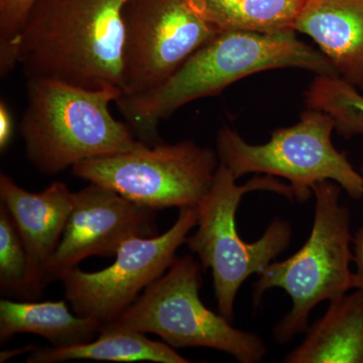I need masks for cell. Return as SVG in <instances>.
<instances>
[{"label": "cell", "mask_w": 363, "mask_h": 363, "mask_svg": "<svg viewBox=\"0 0 363 363\" xmlns=\"http://www.w3.org/2000/svg\"><path fill=\"white\" fill-rule=\"evenodd\" d=\"M300 68L339 77L321 52L298 40L295 30L278 33L223 32L200 47L161 85L116 104L140 142L162 143L160 121L196 99L214 96L240 79L267 70Z\"/></svg>", "instance_id": "obj_1"}, {"label": "cell", "mask_w": 363, "mask_h": 363, "mask_svg": "<svg viewBox=\"0 0 363 363\" xmlns=\"http://www.w3.org/2000/svg\"><path fill=\"white\" fill-rule=\"evenodd\" d=\"M128 0H37L16 42L26 77L123 91V11Z\"/></svg>", "instance_id": "obj_2"}, {"label": "cell", "mask_w": 363, "mask_h": 363, "mask_svg": "<svg viewBox=\"0 0 363 363\" xmlns=\"http://www.w3.org/2000/svg\"><path fill=\"white\" fill-rule=\"evenodd\" d=\"M121 95L113 86L92 90L52 79H28L20 123L26 159L40 173L55 176L81 162L135 149L140 140L109 111Z\"/></svg>", "instance_id": "obj_3"}, {"label": "cell", "mask_w": 363, "mask_h": 363, "mask_svg": "<svg viewBox=\"0 0 363 363\" xmlns=\"http://www.w3.org/2000/svg\"><path fill=\"white\" fill-rule=\"evenodd\" d=\"M342 188L323 181L313 188L314 222L309 238L300 250L283 262H272L260 272L253 291L257 307L269 289L279 288L292 298V309L272 330L279 344L290 342L307 331L310 314L324 301L334 300L352 289L353 236L350 213L340 203Z\"/></svg>", "instance_id": "obj_4"}, {"label": "cell", "mask_w": 363, "mask_h": 363, "mask_svg": "<svg viewBox=\"0 0 363 363\" xmlns=\"http://www.w3.org/2000/svg\"><path fill=\"white\" fill-rule=\"evenodd\" d=\"M236 181L220 162L213 185L199 206L197 231L185 242L199 257L202 269H211L218 313L230 322L242 284L252 274L264 272L285 252L292 238L290 222L277 217L259 240L248 243L241 240L235 222L241 199L253 191H269L295 199L291 186L276 177H255L243 185Z\"/></svg>", "instance_id": "obj_5"}, {"label": "cell", "mask_w": 363, "mask_h": 363, "mask_svg": "<svg viewBox=\"0 0 363 363\" xmlns=\"http://www.w3.org/2000/svg\"><path fill=\"white\" fill-rule=\"evenodd\" d=\"M200 264L193 255L176 257L166 274L130 308L102 326L157 334L174 348H211L240 363L262 362L267 353L262 338L234 328L226 318L203 304Z\"/></svg>", "instance_id": "obj_6"}, {"label": "cell", "mask_w": 363, "mask_h": 363, "mask_svg": "<svg viewBox=\"0 0 363 363\" xmlns=\"http://www.w3.org/2000/svg\"><path fill=\"white\" fill-rule=\"evenodd\" d=\"M334 130L328 113L309 108L298 123L274 130L264 145H250L224 126L217 133L216 152L235 179L252 173L285 179L298 202L307 201L323 181L335 182L352 199H362L363 177L334 147Z\"/></svg>", "instance_id": "obj_7"}, {"label": "cell", "mask_w": 363, "mask_h": 363, "mask_svg": "<svg viewBox=\"0 0 363 363\" xmlns=\"http://www.w3.org/2000/svg\"><path fill=\"white\" fill-rule=\"evenodd\" d=\"M219 164L217 152L192 140L155 145L140 142L130 152L79 162L72 171L142 206L180 209L201 205Z\"/></svg>", "instance_id": "obj_8"}, {"label": "cell", "mask_w": 363, "mask_h": 363, "mask_svg": "<svg viewBox=\"0 0 363 363\" xmlns=\"http://www.w3.org/2000/svg\"><path fill=\"white\" fill-rule=\"evenodd\" d=\"M123 95L154 89L218 32L192 0H128L123 11Z\"/></svg>", "instance_id": "obj_9"}, {"label": "cell", "mask_w": 363, "mask_h": 363, "mask_svg": "<svg viewBox=\"0 0 363 363\" xmlns=\"http://www.w3.org/2000/svg\"><path fill=\"white\" fill-rule=\"evenodd\" d=\"M199 206L179 209L178 219L161 235L135 238L119 248L111 267L85 272L79 267L61 279L66 300L76 315L109 323L140 297L142 291L164 276L176 252L198 223Z\"/></svg>", "instance_id": "obj_10"}, {"label": "cell", "mask_w": 363, "mask_h": 363, "mask_svg": "<svg viewBox=\"0 0 363 363\" xmlns=\"http://www.w3.org/2000/svg\"><path fill=\"white\" fill-rule=\"evenodd\" d=\"M157 210L142 206L97 184L74 193L73 208L56 252L44 272L45 288L83 259L113 257L125 241L157 235Z\"/></svg>", "instance_id": "obj_11"}, {"label": "cell", "mask_w": 363, "mask_h": 363, "mask_svg": "<svg viewBox=\"0 0 363 363\" xmlns=\"http://www.w3.org/2000/svg\"><path fill=\"white\" fill-rule=\"evenodd\" d=\"M0 200L6 208L25 245L28 269L26 300L40 298L44 272L56 252L73 208L74 193L62 182L32 193L0 174Z\"/></svg>", "instance_id": "obj_12"}, {"label": "cell", "mask_w": 363, "mask_h": 363, "mask_svg": "<svg viewBox=\"0 0 363 363\" xmlns=\"http://www.w3.org/2000/svg\"><path fill=\"white\" fill-rule=\"evenodd\" d=\"M295 30L311 38L339 77L363 94V0H306Z\"/></svg>", "instance_id": "obj_13"}, {"label": "cell", "mask_w": 363, "mask_h": 363, "mask_svg": "<svg viewBox=\"0 0 363 363\" xmlns=\"http://www.w3.org/2000/svg\"><path fill=\"white\" fill-rule=\"evenodd\" d=\"M286 363H363V290L330 301Z\"/></svg>", "instance_id": "obj_14"}, {"label": "cell", "mask_w": 363, "mask_h": 363, "mask_svg": "<svg viewBox=\"0 0 363 363\" xmlns=\"http://www.w3.org/2000/svg\"><path fill=\"white\" fill-rule=\"evenodd\" d=\"M102 324L89 317L73 315L64 301L13 302L0 301V342L18 333L47 339L54 347L87 343L97 337Z\"/></svg>", "instance_id": "obj_15"}, {"label": "cell", "mask_w": 363, "mask_h": 363, "mask_svg": "<svg viewBox=\"0 0 363 363\" xmlns=\"http://www.w3.org/2000/svg\"><path fill=\"white\" fill-rule=\"evenodd\" d=\"M73 359L99 362L189 363L169 344L152 340L142 332L101 326L96 338L67 347L35 348L28 363H56Z\"/></svg>", "instance_id": "obj_16"}, {"label": "cell", "mask_w": 363, "mask_h": 363, "mask_svg": "<svg viewBox=\"0 0 363 363\" xmlns=\"http://www.w3.org/2000/svg\"><path fill=\"white\" fill-rule=\"evenodd\" d=\"M218 33H278L295 30L306 0H192ZM296 32V30H295Z\"/></svg>", "instance_id": "obj_17"}, {"label": "cell", "mask_w": 363, "mask_h": 363, "mask_svg": "<svg viewBox=\"0 0 363 363\" xmlns=\"http://www.w3.org/2000/svg\"><path fill=\"white\" fill-rule=\"evenodd\" d=\"M309 108L326 112L339 135H363V94L342 78L316 75L305 94Z\"/></svg>", "instance_id": "obj_18"}, {"label": "cell", "mask_w": 363, "mask_h": 363, "mask_svg": "<svg viewBox=\"0 0 363 363\" xmlns=\"http://www.w3.org/2000/svg\"><path fill=\"white\" fill-rule=\"evenodd\" d=\"M28 259L25 245L6 207L0 206V291L26 298Z\"/></svg>", "instance_id": "obj_19"}, {"label": "cell", "mask_w": 363, "mask_h": 363, "mask_svg": "<svg viewBox=\"0 0 363 363\" xmlns=\"http://www.w3.org/2000/svg\"><path fill=\"white\" fill-rule=\"evenodd\" d=\"M37 0H0V73L2 77L18 65L16 42Z\"/></svg>", "instance_id": "obj_20"}, {"label": "cell", "mask_w": 363, "mask_h": 363, "mask_svg": "<svg viewBox=\"0 0 363 363\" xmlns=\"http://www.w3.org/2000/svg\"><path fill=\"white\" fill-rule=\"evenodd\" d=\"M352 245L355 271L352 272L351 286L355 290H363V224L353 236Z\"/></svg>", "instance_id": "obj_21"}, {"label": "cell", "mask_w": 363, "mask_h": 363, "mask_svg": "<svg viewBox=\"0 0 363 363\" xmlns=\"http://www.w3.org/2000/svg\"><path fill=\"white\" fill-rule=\"evenodd\" d=\"M13 135V121L4 101L0 102V150H6Z\"/></svg>", "instance_id": "obj_22"}, {"label": "cell", "mask_w": 363, "mask_h": 363, "mask_svg": "<svg viewBox=\"0 0 363 363\" xmlns=\"http://www.w3.org/2000/svg\"><path fill=\"white\" fill-rule=\"evenodd\" d=\"M35 347L33 346H26V347L18 348V350H11V351H4V352H1V357H0V362H4L7 359H11V357H14V355L21 354V353L28 352V351H33Z\"/></svg>", "instance_id": "obj_23"}, {"label": "cell", "mask_w": 363, "mask_h": 363, "mask_svg": "<svg viewBox=\"0 0 363 363\" xmlns=\"http://www.w3.org/2000/svg\"><path fill=\"white\" fill-rule=\"evenodd\" d=\"M362 175L363 177V166H362Z\"/></svg>", "instance_id": "obj_24"}]
</instances>
